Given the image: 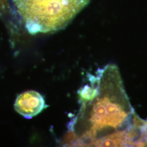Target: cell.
I'll use <instances>...</instances> for the list:
<instances>
[{"label": "cell", "mask_w": 147, "mask_h": 147, "mask_svg": "<svg viewBox=\"0 0 147 147\" xmlns=\"http://www.w3.org/2000/svg\"><path fill=\"white\" fill-rule=\"evenodd\" d=\"M32 34L60 30L75 14V0H14Z\"/></svg>", "instance_id": "7a4b0ae2"}, {"label": "cell", "mask_w": 147, "mask_h": 147, "mask_svg": "<svg viewBox=\"0 0 147 147\" xmlns=\"http://www.w3.org/2000/svg\"><path fill=\"white\" fill-rule=\"evenodd\" d=\"M47 106L42 95L34 90L19 95L14 105L16 111L27 119L37 116Z\"/></svg>", "instance_id": "3957f363"}, {"label": "cell", "mask_w": 147, "mask_h": 147, "mask_svg": "<svg viewBox=\"0 0 147 147\" xmlns=\"http://www.w3.org/2000/svg\"><path fill=\"white\" fill-rule=\"evenodd\" d=\"M92 79L97 88L94 98L82 103L80 118L85 119L87 128L76 144L90 146L125 125L133 109L125 93L119 70L109 65Z\"/></svg>", "instance_id": "6da1fadb"}]
</instances>
